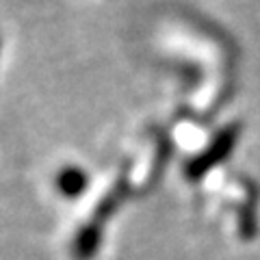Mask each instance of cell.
Instances as JSON below:
<instances>
[{
  "label": "cell",
  "mask_w": 260,
  "mask_h": 260,
  "mask_svg": "<svg viewBox=\"0 0 260 260\" xmlns=\"http://www.w3.org/2000/svg\"><path fill=\"white\" fill-rule=\"evenodd\" d=\"M237 139H239V126L223 128L213 139V143H210L193 162L186 165V176H189L191 180H198V178L204 176L208 169H213L221 160H225L230 156V152L234 150V145H237Z\"/></svg>",
  "instance_id": "6da1fadb"
},
{
  "label": "cell",
  "mask_w": 260,
  "mask_h": 260,
  "mask_svg": "<svg viewBox=\"0 0 260 260\" xmlns=\"http://www.w3.org/2000/svg\"><path fill=\"white\" fill-rule=\"evenodd\" d=\"M56 186L65 198H76L87 186V176L80 167H63L56 176Z\"/></svg>",
  "instance_id": "7a4b0ae2"
}]
</instances>
